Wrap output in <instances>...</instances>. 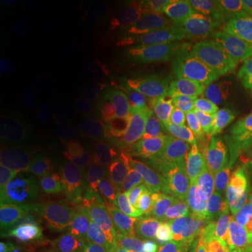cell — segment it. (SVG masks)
Here are the masks:
<instances>
[{"label":"cell","mask_w":252,"mask_h":252,"mask_svg":"<svg viewBox=\"0 0 252 252\" xmlns=\"http://www.w3.org/2000/svg\"><path fill=\"white\" fill-rule=\"evenodd\" d=\"M175 145L176 140L171 137H158L144 141L135 150L137 161L156 171L163 165Z\"/></svg>","instance_id":"cell-14"},{"label":"cell","mask_w":252,"mask_h":252,"mask_svg":"<svg viewBox=\"0 0 252 252\" xmlns=\"http://www.w3.org/2000/svg\"><path fill=\"white\" fill-rule=\"evenodd\" d=\"M126 176L128 182L138 189H147L152 187L156 182L154 171L138 161L128 163L126 168Z\"/></svg>","instance_id":"cell-24"},{"label":"cell","mask_w":252,"mask_h":252,"mask_svg":"<svg viewBox=\"0 0 252 252\" xmlns=\"http://www.w3.org/2000/svg\"><path fill=\"white\" fill-rule=\"evenodd\" d=\"M24 55L34 63H45L52 55V41L45 32L34 30L28 32L21 39Z\"/></svg>","instance_id":"cell-17"},{"label":"cell","mask_w":252,"mask_h":252,"mask_svg":"<svg viewBox=\"0 0 252 252\" xmlns=\"http://www.w3.org/2000/svg\"><path fill=\"white\" fill-rule=\"evenodd\" d=\"M209 140L219 147L252 165V125L225 131H214Z\"/></svg>","instance_id":"cell-9"},{"label":"cell","mask_w":252,"mask_h":252,"mask_svg":"<svg viewBox=\"0 0 252 252\" xmlns=\"http://www.w3.org/2000/svg\"><path fill=\"white\" fill-rule=\"evenodd\" d=\"M202 147L204 153L212 160L217 182H244L250 180V166L245 165L243 160L226 151L219 149L210 140L202 143Z\"/></svg>","instance_id":"cell-8"},{"label":"cell","mask_w":252,"mask_h":252,"mask_svg":"<svg viewBox=\"0 0 252 252\" xmlns=\"http://www.w3.org/2000/svg\"><path fill=\"white\" fill-rule=\"evenodd\" d=\"M41 8L43 9L47 17L53 20L62 21L68 17V11L64 5L58 1H43L41 2Z\"/></svg>","instance_id":"cell-29"},{"label":"cell","mask_w":252,"mask_h":252,"mask_svg":"<svg viewBox=\"0 0 252 252\" xmlns=\"http://www.w3.org/2000/svg\"><path fill=\"white\" fill-rule=\"evenodd\" d=\"M96 46V39L91 34H77L69 40V48L77 55L90 53Z\"/></svg>","instance_id":"cell-26"},{"label":"cell","mask_w":252,"mask_h":252,"mask_svg":"<svg viewBox=\"0 0 252 252\" xmlns=\"http://www.w3.org/2000/svg\"><path fill=\"white\" fill-rule=\"evenodd\" d=\"M157 252H191V250L179 239L166 236L158 243Z\"/></svg>","instance_id":"cell-30"},{"label":"cell","mask_w":252,"mask_h":252,"mask_svg":"<svg viewBox=\"0 0 252 252\" xmlns=\"http://www.w3.org/2000/svg\"><path fill=\"white\" fill-rule=\"evenodd\" d=\"M54 144L59 152L68 158L86 157L93 149L89 133L81 127H69L61 131L55 135Z\"/></svg>","instance_id":"cell-15"},{"label":"cell","mask_w":252,"mask_h":252,"mask_svg":"<svg viewBox=\"0 0 252 252\" xmlns=\"http://www.w3.org/2000/svg\"><path fill=\"white\" fill-rule=\"evenodd\" d=\"M226 72L229 77H242L251 76L252 75V54L244 56V58L229 60L225 63H215V64L208 65L201 70L202 75H214Z\"/></svg>","instance_id":"cell-20"},{"label":"cell","mask_w":252,"mask_h":252,"mask_svg":"<svg viewBox=\"0 0 252 252\" xmlns=\"http://www.w3.org/2000/svg\"><path fill=\"white\" fill-rule=\"evenodd\" d=\"M1 252H45L33 245H2Z\"/></svg>","instance_id":"cell-32"},{"label":"cell","mask_w":252,"mask_h":252,"mask_svg":"<svg viewBox=\"0 0 252 252\" xmlns=\"http://www.w3.org/2000/svg\"><path fill=\"white\" fill-rule=\"evenodd\" d=\"M36 163L41 173L50 179L55 180L60 175V162L58 154L54 149L48 145H40L36 150Z\"/></svg>","instance_id":"cell-22"},{"label":"cell","mask_w":252,"mask_h":252,"mask_svg":"<svg viewBox=\"0 0 252 252\" xmlns=\"http://www.w3.org/2000/svg\"><path fill=\"white\" fill-rule=\"evenodd\" d=\"M46 215L33 198L17 190L0 194V226L2 234L18 238L35 237L46 226Z\"/></svg>","instance_id":"cell-2"},{"label":"cell","mask_w":252,"mask_h":252,"mask_svg":"<svg viewBox=\"0 0 252 252\" xmlns=\"http://www.w3.org/2000/svg\"><path fill=\"white\" fill-rule=\"evenodd\" d=\"M4 4L6 7L11 9H21L27 7L30 1L28 0H5Z\"/></svg>","instance_id":"cell-33"},{"label":"cell","mask_w":252,"mask_h":252,"mask_svg":"<svg viewBox=\"0 0 252 252\" xmlns=\"http://www.w3.org/2000/svg\"><path fill=\"white\" fill-rule=\"evenodd\" d=\"M249 176H250V180H252V165H250V171H249Z\"/></svg>","instance_id":"cell-34"},{"label":"cell","mask_w":252,"mask_h":252,"mask_svg":"<svg viewBox=\"0 0 252 252\" xmlns=\"http://www.w3.org/2000/svg\"><path fill=\"white\" fill-rule=\"evenodd\" d=\"M252 230V184L249 186L247 196H245L243 210L236 232L251 231Z\"/></svg>","instance_id":"cell-28"},{"label":"cell","mask_w":252,"mask_h":252,"mask_svg":"<svg viewBox=\"0 0 252 252\" xmlns=\"http://www.w3.org/2000/svg\"><path fill=\"white\" fill-rule=\"evenodd\" d=\"M214 252H252V230L234 232L215 245Z\"/></svg>","instance_id":"cell-23"},{"label":"cell","mask_w":252,"mask_h":252,"mask_svg":"<svg viewBox=\"0 0 252 252\" xmlns=\"http://www.w3.org/2000/svg\"><path fill=\"white\" fill-rule=\"evenodd\" d=\"M216 204V191L210 196L193 195L180 206L178 213L185 228L202 230L208 224Z\"/></svg>","instance_id":"cell-12"},{"label":"cell","mask_w":252,"mask_h":252,"mask_svg":"<svg viewBox=\"0 0 252 252\" xmlns=\"http://www.w3.org/2000/svg\"><path fill=\"white\" fill-rule=\"evenodd\" d=\"M241 23L234 2H220L197 15L186 30L185 50L215 46Z\"/></svg>","instance_id":"cell-3"},{"label":"cell","mask_w":252,"mask_h":252,"mask_svg":"<svg viewBox=\"0 0 252 252\" xmlns=\"http://www.w3.org/2000/svg\"><path fill=\"white\" fill-rule=\"evenodd\" d=\"M252 182H217L216 204L208 224L201 230L200 241L214 248L236 232L242 216L245 196Z\"/></svg>","instance_id":"cell-1"},{"label":"cell","mask_w":252,"mask_h":252,"mask_svg":"<svg viewBox=\"0 0 252 252\" xmlns=\"http://www.w3.org/2000/svg\"><path fill=\"white\" fill-rule=\"evenodd\" d=\"M94 220L102 237L110 242L123 235L126 226L125 216L112 208H98L94 213Z\"/></svg>","instance_id":"cell-19"},{"label":"cell","mask_w":252,"mask_h":252,"mask_svg":"<svg viewBox=\"0 0 252 252\" xmlns=\"http://www.w3.org/2000/svg\"><path fill=\"white\" fill-rule=\"evenodd\" d=\"M20 116L21 110L14 100L4 96L0 98V124L2 126L13 124Z\"/></svg>","instance_id":"cell-25"},{"label":"cell","mask_w":252,"mask_h":252,"mask_svg":"<svg viewBox=\"0 0 252 252\" xmlns=\"http://www.w3.org/2000/svg\"><path fill=\"white\" fill-rule=\"evenodd\" d=\"M166 187L168 197L178 206L194 195L193 178L184 168L172 163L167 168Z\"/></svg>","instance_id":"cell-16"},{"label":"cell","mask_w":252,"mask_h":252,"mask_svg":"<svg viewBox=\"0 0 252 252\" xmlns=\"http://www.w3.org/2000/svg\"><path fill=\"white\" fill-rule=\"evenodd\" d=\"M89 200L94 207L110 208L124 197L126 186L117 173L104 167H94L88 173Z\"/></svg>","instance_id":"cell-7"},{"label":"cell","mask_w":252,"mask_h":252,"mask_svg":"<svg viewBox=\"0 0 252 252\" xmlns=\"http://www.w3.org/2000/svg\"><path fill=\"white\" fill-rule=\"evenodd\" d=\"M135 226L140 230L166 232L178 228L185 229L178 209L166 198L160 196H144L131 209Z\"/></svg>","instance_id":"cell-4"},{"label":"cell","mask_w":252,"mask_h":252,"mask_svg":"<svg viewBox=\"0 0 252 252\" xmlns=\"http://www.w3.org/2000/svg\"><path fill=\"white\" fill-rule=\"evenodd\" d=\"M110 243L111 250L109 252H145L131 235L123 234L113 238Z\"/></svg>","instance_id":"cell-27"},{"label":"cell","mask_w":252,"mask_h":252,"mask_svg":"<svg viewBox=\"0 0 252 252\" xmlns=\"http://www.w3.org/2000/svg\"><path fill=\"white\" fill-rule=\"evenodd\" d=\"M212 54L220 59H239L252 54V21L239 23L222 41L212 47Z\"/></svg>","instance_id":"cell-11"},{"label":"cell","mask_w":252,"mask_h":252,"mask_svg":"<svg viewBox=\"0 0 252 252\" xmlns=\"http://www.w3.org/2000/svg\"><path fill=\"white\" fill-rule=\"evenodd\" d=\"M169 163L184 168L193 178L194 195L210 196L216 191L215 169L210 158L202 151L180 147L169 158Z\"/></svg>","instance_id":"cell-5"},{"label":"cell","mask_w":252,"mask_h":252,"mask_svg":"<svg viewBox=\"0 0 252 252\" xmlns=\"http://www.w3.org/2000/svg\"><path fill=\"white\" fill-rule=\"evenodd\" d=\"M236 13H237L241 23L252 21V0L245 1H234Z\"/></svg>","instance_id":"cell-31"},{"label":"cell","mask_w":252,"mask_h":252,"mask_svg":"<svg viewBox=\"0 0 252 252\" xmlns=\"http://www.w3.org/2000/svg\"><path fill=\"white\" fill-rule=\"evenodd\" d=\"M135 127L154 134H168L179 128L182 118L165 99H157L138 105L132 113Z\"/></svg>","instance_id":"cell-6"},{"label":"cell","mask_w":252,"mask_h":252,"mask_svg":"<svg viewBox=\"0 0 252 252\" xmlns=\"http://www.w3.org/2000/svg\"><path fill=\"white\" fill-rule=\"evenodd\" d=\"M61 193L64 201L70 206H77L86 196V187L81 173L70 169L65 173L61 182Z\"/></svg>","instance_id":"cell-21"},{"label":"cell","mask_w":252,"mask_h":252,"mask_svg":"<svg viewBox=\"0 0 252 252\" xmlns=\"http://www.w3.org/2000/svg\"><path fill=\"white\" fill-rule=\"evenodd\" d=\"M133 78L127 71L116 70L109 72L97 82L96 93L105 99L118 98L130 90Z\"/></svg>","instance_id":"cell-18"},{"label":"cell","mask_w":252,"mask_h":252,"mask_svg":"<svg viewBox=\"0 0 252 252\" xmlns=\"http://www.w3.org/2000/svg\"><path fill=\"white\" fill-rule=\"evenodd\" d=\"M180 18V8L173 4H161L153 7L144 18L140 35L147 42L162 37L171 31Z\"/></svg>","instance_id":"cell-10"},{"label":"cell","mask_w":252,"mask_h":252,"mask_svg":"<svg viewBox=\"0 0 252 252\" xmlns=\"http://www.w3.org/2000/svg\"><path fill=\"white\" fill-rule=\"evenodd\" d=\"M213 93L217 100L229 105H252V75L216 81Z\"/></svg>","instance_id":"cell-13"}]
</instances>
